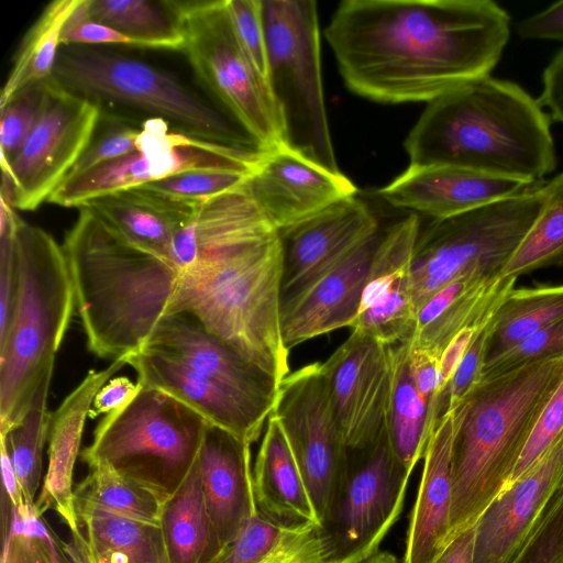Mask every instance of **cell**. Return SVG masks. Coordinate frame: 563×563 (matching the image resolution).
I'll return each instance as SVG.
<instances>
[{"mask_svg":"<svg viewBox=\"0 0 563 563\" xmlns=\"http://www.w3.org/2000/svg\"><path fill=\"white\" fill-rule=\"evenodd\" d=\"M140 132L141 126L136 128L114 117L104 118L101 113L90 142L67 177L137 151L136 140Z\"/></svg>","mask_w":563,"mask_h":563,"instance_id":"obj_45","label":"cell"},{"mask_svg":"<svg viewBox=\"0 0 563 563\" xmlns=\"http://www.w3.org/2000/svg\"><path fill=\"white\" fill-rule=\"evenodd\" d=\"M272 413L285 432L319 525L347 457L322 363L289 373Z\"/></svg>","mask_w":563,"mask_h":563,"instance_id":"obj_15","label":"cell"},{"mask_svg":"<svg viewBox=\"0 0 563 563\" xmlns=\"http://www.w3.org/2000/svg\"><path fill=\"white\" fill-rule=\"evenodd\" d=\"M136 147L131 154L67 177L47 201L80 208L95 198L189 170L250 176L265 153L173 130L170 123L161 118L142 122Z\"/></svg>","mask_w":563,"mask_h":563,"instance_id":"obj_13","label":"cell"},{"mask_svg":"<svg viewBox=\"0 0 563 563\" xmlns=\"http://www.w3.org/2000/svg\"><path fill=\"white\" fill-rule=\"evenodd\" d=\"M245 186L279 231L357 192L344 174H334L285 144L263 154Z\"/></svg>","mask_w":563,"mask_h":563,"instance_id":"obj_19","label":"cell"},{"mask_svg":"<svg viewBox=\"0 0 563 563\" xmlns=\"http://www.w3.org/2000/svg\"><path fill=\"white\" fill-rule=\"evenodd\" d=\"M562 434L563 378L541 411L509 484L531 470Z\"/></svg>","mask_w":563,"mask_h":563,"instance_id":"obj_50","label":"cell"},{"mask_svg":"<svg viewBox=\"0 0 563 563\" xmlns=\"http://www.w3.org/2000/svg\"><path fill=\"white\" fill-rule=\"evenodd\" d=\"M454 412L433 430L406 539L404 563H433L449 543L452 505L451 449Z\"/></svg>","mask_w":563,"mask_h":563,"instance_id":"obj_29","label":"cell"},{"mask_svg":"<svg viewBox=\"0 0 563 563\" xmlns=\"http://www.w3.org/2000/svg\"><path fill=\"white\" fill-rule=\"evenodd\" d=\"M125 364L126 357H121L102 371H89L57 410L52 412L48 464L34 507L41 515L54 510L68 527L73 538L82 536L76 511L73 473L85 422L96 394Z\"/></svg>","mask_w":563,"mask_h":563,"instance_id":"obj_25","label":"cell"},{"mask_svg":"<svg viewBox=\"0 0 563 563\" xmlns=\"http://www.w3.org/2000/svg\"><path fill=\"white\" fill-rule=\"evenodd\" d=\"M516 277L462 276L433 294L419 309L410 347L439 357L462 330L487 323L508 294Z\"/></svg>","mask_w":563,"mask_h":563,"instance_id":"obj_28","label":"cell"},{"mask_svg":"<svg viewBox=\"0 0 563 563\" xmlns=\"http://www.w3.org/2000/svg\"><path fill=\"white\" fill-rule=\"evenodd\" d=\"M562 479L563 434L478 517L474 523L473 563H509Z\"/></svg>","mask_w":563,"mask_h":563,"instance_id":"obj_23","label":"cell"},{"mask_svg":"<svg viewBox=\"0 0 563 563\" xmlns=\"http://www.w3.org/2000/svg\"><path fill=\"white\" fill-rule=\"evenodd\" d=\"M100 117V102L47 80L36 124L16 155L1 166L15 209L32 211L48 200L87 147Z\"/></svg>","mask_w":563,"mask_h":563,"instance_id":"obj_14","label":"cell"},{"mask_svg":"<svg viewBox=\"0 0 563 563\" xmlns=\"http://www.w3.org/2000/svg\"><path fill=\"white\" fill-rule=\"evenodd\" d=\"M322 367L347 450L372 445L386 430L393 385L389 346L352 331Z\"/></svg>","mask_w":563,"mask_h":563,"instance_id":"obj_16","label":"cell"},{"mask_svg":"<svg viewBox=\"0 0 563 563\" xmlns=\"http://www.w3.org/2000/svg\"><path fill=\"white\" fill-rule=\"evenodd\" d=\"M21 221L0 228V340L10 328L15 306L19 280L15 236Z\"/></svg>","mask_w":563,"mask_h":563,"instance_id":"obj_52","label":"cell"},{"mask_svg":"<svg viewBox=\"0 0 563 563\" xmlns=\"http://www.w3.org/2000/svg\"><path fill=\"white\" fill-rule=\"evenodd\" d=\"M140 384H134L125 376L112 378L96 394L88 417L108 415L126 406L140 391Z\"/></svg>","mask_w":563,"mask_h":563,"instance_id":"obj_55","label":"cell"},{"mask_svg":"<svg viewBox=\"0 0 563 563\" xmlns=\"http://www.w3.org/2000/svg\"><path fill=\"white\" fill-rule=\"evenodd\" d=\"M247 178L232 172L189 170L142 186L179 199L203 201L241 187Z\"/></svg>","mask_w":563,"mask_h":563,"instance_id":"obj_47","label":"cell"},{"mask_svg":"<svg viewBox=\"0 0 563 563\" xmlns=\"http://www.w3.org/2000/svg\"><path fill=\"white\" fill-rule=\"evenodd\" d=\"M510 25L490 0H345L324 37L352 92L380 103H429L490 76Z\"/></svg>","mask_w":563,"mask_h":563,"instance_id":"obj_1","label":"cell"},{"mask_svg":"<svg viewBox=\"0 0 563 563\" xmlns=\"http://www.w3.org/2000/svg\"><path fill=\"white\" fill-rule=\"evenodd\" d=\"M379 229L307 290L280 307V330L290 350L308 340L354 324L362 294L377 252Z\"/></svg>","mask_w":563,"mask_h":563,"instance_id":"obj_21","label":"cell"},{"mask_svg":"<svg viewBox=\"0 0 563 563\" xmlns=\"http://www.w3.org/2000/svg\"><path fill=\"white\" fill-rule=\"evenodd\" d=\"M542 184L454 217L430 219L420 229L410 267L418 311L462 276H500L543 207Z\"/></svg>","mask_w":563,"mask_h":563,"instance_id":"obj_10","label":"cell"},{"mask_svg":"<svg viewBox=\"0 0 563 563\" xmlns=\"http://www.w3.org/2000/svg\"><path fill=\"white\" fill-rule=\"evenodd\" d=\"M393 385L386 430L391 451L408 472L423 459L437 427L431 406L415 386L408 369V344L389 346Z\"/></svg>","mask_w":563,"mask_h":563,"instance_id":"obj_36","label":"cell"},{"mask_svg":"<svg viewBox=\"0 0 563 563\" xmlns=\"http://www.w3.org/2000/svg\"><path fill=\"white\" fill-rule=\"evenodd\" d=\"M531 185L454 165L409 164L378 194L394 207L445 219L517 195Z\"/></svg>","mask_w":563,"mask_h":563,"instance_id":"obj_24","label":"cell"},{"mask_svg":"<svg viewBox=\"0 0 563 563\" xmlns=\"http://www.w3.org/2000/svg\"><path fill=\"white\" fill-rule=\"evenodd\" d=\"M53 376L48 371L37 387L23 418L0 433L2 483L26 504L34 505L42 481L43 450L52 420L47 395Z\"/></svg>","mask_w":563,"mask_h":563,"instance_id":"obj_34","label":"cell"},{"mask_svg":"<svg viewBox=\"0 0 563 563\" xmlns=\"http://www.w3.org/2000/svg\"><path fill=\"white\" fill-rule=\"evenodd\" d=\"M60 43L63 46H136L129 37L104 24L93 21L89 14L88 0H80L68 16L62 30Z\"/></svg>","mask_w":563,"mask_h":563,"instance_id":"obj_51","label":"cell"},{"mask_svg":"<svg viewBox=\"0 0 563 563\" xmlns=\"http://www.w3.org/2000/svg\"><path fill=\"white\" fill-rule=\"evenodd\" d=\"M275 229L244 184L199 202L189 223L175 236L169 261L179 272L209 264Z\"/></svg>","mask_w":563,"mask_h":563,"instance_id":"obj_27","label":"cell"},{"mask_svg":"<svg viewBox=\"0 0 563 563\" xmlns=\"http://www.w3.org/2000/svg\"><path fill=\"white\" fill-rule=\"evenodd\" d=\"M142 386L163 390L186 404L210 423L252 444L263 434L274 406L199 374L161 353L141 349L126 356Z\"/></svg>","mask_w":563,"mask_h":563,"instance_id":"obj_20","label":"cell"},{"mask_svg":"<svg viewBox=\"0 0 563 563\" xmlns=\"http://www.w3.org/2000/svg\"><path fill=\"white\" fill-rule=\"evenodd\" d=\"M490 321L477 332L444 388L439 404L440 420L454 411L482 380Z\"/></svg>","mask_w":563,"mask_h":563,"instance_id":"obj_48","label":"cell"},{"mask_svg":"<svg viewBox=\"0 0 563 563\" xmlns=\"http://www.w3.org/2000/svg\"><path fill=\"white\" fill-rule=\"evenodd\" d=\"M227 10L243 52L266 79L267 49L262 0H227Z\"/></svg>","mask_w":563,"mask_h":563,"instance_id":"obj_49","label":"cell"},{"mask_svg":"<svg viewBox=\"0 0 563 563\" xmlns=\"http://www.w3.org/2000/svg\"><path fill=\"white\" fill-rule=\"evenodd\" d=\"M80 0L51 1L21 40L10 74L0 93V107L19 90L45 81L53 75L62 30Z\"/></svg>","mask_w":563,"mask_h":563,"instance_id":"obj_39","label":"cell"},{"mask_svg":"<svg viewBox=\"0 0 563 563\" xmlns=\"http://www.w3.org/2000/svg\"><path fill=\"white\" fill-rule=\"evenodd\" d=\"M192 70L230 117L263 151L284 144L280 113L266 79L243 52L227 0L175 1Z\"/></svg>","mask_w":563,"mask_h":563,"instance_id":"obj_11","label":"cell"},{"mask_svg":"<svg viewBox=\"0 0 563 563\" xmlns=\"http://www.w3.org/2000/svg\"><path fill=\"white\" fill-rule=\"evenodd\" d=\"M251 445L209 423L197 457L207 510L222 548L257 512Z\"/></svg>","mask_w":563,"mask_h":563,"instance_id":"obj_26","label":"cell"},{"mask_svg":"<svg viewBox=\"0 0 563 563\" xmlns=\"http://www.w3.org/2000/svg\"><path fill=\"white\" fill-rule=\"evenodd\" d=\"M140 386L126 406L103 417L80 455L167 499L191 471L210 422L172 395Z\"/></svg>","mask_w":563,"mask_h":563,"instance_id":"obj_7","label":"cell"},{"mask_svg":"<svg viewBox=\"0 0 563 563\" xmlns=\"http://www.w3.org/2000/svg\"><path fill=\"white\" fill-rule=\"evenodd\" d=\"M142 349L174 358L192 371L275 407L277 380L192 314H165Z\"/></svg>","mask_w":563,"mask_h":563,"instance_id":"obj_22","label":"cell"},{"mask_svg":"<svg viewBox=\"0 0 563 563\" xmlns=\"http://www.w3.org/2000/svg\"><path fill=\"white\" fill-rule=\"evenodd\" d=\"M522 40H550L563 42V0L522 19L516 26Z\"/></svg>","mask_w":563,"mask_h":563,"instance_id":"obj_54","label":"cell"},{"mask_svg":"<svg viewBox=\"0 0 563 563\" xmlns=\"http://www.w3.org/2000/svg\"><path fill=\"white\" fill-rule=\"evenodd\" d=\"M211 563H327L318 525L289 527L256 512Z\"/></svg>","mask_w":563,"mask_h":563,"instance_id":"obj_35","label":"cell"},{"mask_svg":"<svg viewBox=\"0 0 563 563\" xmlns=\"http://www.w3.org/2000/svg\"><path fill=\"white\" fill-rule=\"evenodd\" d=\"M257 511L289 527L316 523L303 478L277 417L265 424L253 467Z\"/></svg>","mask_w":563,"mask_h":563,"instance_id":"obj_31","label":"cell"},{"mask_svg":"<svg viewBox=\"0 0 563 563\" xmlns=\"http://www.w3.org/2000/svg\"><path fill=\"white\" fill-rule=\"evenodd\" d=\"M379 229L373 211L355 195L279 231L284 247L280 307L301 295Z\"/></svg>","mask_w":563,"mask_h":563,"instance_id":"obj_18","label":"cell"},{"mask_svg":"<svg viewBox=\"0 0 563 563\" xmlns=\"http://www.w3.org/2000/svg\"><path fill=\"white\" fill-rule=\"evenodd\" d=\"M408 369L415 386L431 406L438 424L442 394L440 357L426 350L408 345Z\"/></svg>","mask_w":563,"mask_h":563,"instance_id":"obj_53","label":"cell"},{"mask_svg":"<svg viewBox=\"0 0 563 563\" xmlns=\"http://www.w3.org/2000/svg\"><path fill=\"white\" fill-rule=\"evenodd\" d=\"M538 101L548 109L551 120L563 124V47L542 73V90Z\"/></svg>","mask_w":563,"mask_h":563,"instance_id":"obj_56","label":"cell"},{"mask_svg":"<svg viewBox=\"0 0 563 563\" xmlns=\"http://www.w3.org/2000/svg\"><path fill=\"white\" fill-rule=\"evenodd\" d=\"M19 280L10 328L0 340V433L25 415L69 327L75 292L63 250L46 231L21 221Z\"/></svg>","mask_w":563,"mask_h":563,"instance_id":"obj_6","label":"cell"},{"mask_svg":"<svg viewBox=\"0 0 563 563\" xmlns=\"http://www.w3.org/2000/svg\"><path fill=\"white\" fill-rule=\"evenodd\" d=\"M563 355V320L528 335L493 360L485 363L482 380L520 366Z\"/></svg>","mask_w":563,"mask_h":563,"instance_id":"obj_46","label":"cell"},{"mask_svg":"<svg viewBox=\"0 0 563 563\" xmlns=\"http://www.w3.org/2000/svg\"><path fill=\"white\" fill-rule=\"evenodd\" d=\"M543 207L503 268L501 277H516L538 269L563 267V172L543 181Z\"/></svg>","mask_w":563,"mask_h":563,"instance_id":"obj_41","label":"cell"},{"mask_svg":"<svg viewBox=\"0 0 563 563\" xmlns=\"http://www.w3.org/2000/svg\"><path fill=\"white\" fill-rule=\"evenodd\" d=\"M283 273V241L274 230L213 263L180 271L167 313L192 314L280 385L290 373L280 330Z\"/></svg>","mask_w":563,"mask_h":563,"instance_id":"obj_5","label":"cell"},{"mask_svg":"<svg viewBox=\"0 0 563 563\" xmlns=\"http://www.w3.org/2000/svg\"><path fill=\"white\" fill-rule=\"evenodd\" d=\"M410 474L395 457L387 430L372 445L347 450L318 525L327 563H363L378 552L402 510Z\"/></svg>","mask_w":563,"mask_h":563,"instance_id":"obj_12","label":"cell"},{"mask_svg":"<svg viewBox=\"0 0 563 563\" xmlns=\"http://www.w3.org/2000/svg\"><path fill=\"white\" fill-rule=\"evenodd\" d=\"M563 378V355L484 379L454 412L449 542L508 486L538 418Z\"/></svg>","mask_w":563,"mask_h":563,"instance_id":"obj_4","label":"cell"},{"mask_svg":"<svg viewBox=\"0 0 563 563\" xmlns=\"http://www.w3.org/2000/svg\"><path fill=\"white\" fill-rule=\"evenodd\" d=\"M490 321V320H489ZM488 321V322H489ZM487 322V323H488ZM487 323L481 327H472L462 330L446 345L440 357V373L442 382V393L449 384L455 368L462 360L467 347L472 343L477 332ZM442 395V394H441ZM440 404V402H439Z\"/></svg>","mask_w":563,"mask_h":563,"instance_id":"obj_57","label":"cell"},{"mask_svg":"<svg viewBox=\"0 0 563 563\" xmlns=\"http://www.w3.org/2000/svg\"><path fill=\"white\" fill-rule=\"evenodd\" d=\"M550 123L522 87L487 76L429 102L404 146L412 165H454L539 184L556 168Z\"/></svg>","mask_w":563,"mask_h":563,"instance_id":"obj_2","label":"cell"},{"mask_svg":"<svg viewBox=\"0 0 563 563\" xmlns=\"http://www.w3.org/2000/svg\"><path fill=\"white\" fill-rule=\"evenodd\" d=\"M509 563H563V479Z\"/></svg>","mask_w":563,"mask_h":563,"instance_id":"obj_43","label":"cell"},{"mask_svg":"<svg viewBox=\"0 0 563 563\" xmlns=\"http://www.w3.org/2000/svg\"><path fill=\"white\" fill-rule=\"evenodd\" d=\"M91 19L137 47L183 51L185 34L175 0H88Z\"/></svg>","mask_w":563,"mask_h":563,"instance_id":"obj_38","label":"cell"},{"mask_svg":"<svg viewBox=\"0 0 563 563\" xmlns=\"http://www.w3.org/2000/svg\"><path fill=\"white\" fill-rule=\"evenodd\" d=\"M166 498L114 470L96 464L75 488V504H87L121 516L159 523Z\"/></svg>","mask_w":563,"mask_h":563,"instance_id":"obj_42","label":"cell"},{"mask_svg":"<svg viewBox=\"0 0 563 563\" xmlns=\"http://www.w3.org/2000/svg\"><path fill=\"white\" fill-rule=\"evenodd\" d=\"M159 526L168 563H211L223 550L207 510L197 460L165 500Z\"/></svg>","mask_w":563,"mask_h":563,"instance_id":"obj_33","label":"cell"},{"mask_svg":"<svg viewBox=\"0 0 563 563\" xmlns=\"http://www.w3.org/2000/svg\"><path fill=\"white\" fill-rule=\"evenodd\" d=\"M561 320H563V284L514 288L490 321L486 362L528 335Z\"/></svg>","mask_w":563,"mask_h":563,"instance_id":"obj_40","label":"cell"},{"mask_svg":"<svg viewBox=\"0 0 563 563\" xmlns=\"http://www.w3.org/2000/svg\"><path fill=\"white\" fill-rule=\"evenodd\" d=\"M2 536V563H88L85 539H62L34 505L3 489Z\"/></svg>","mask_w":563,"mask_h":563,"instance_id":"obj_37","label":"cell"},{"mask_svg":"<svg viewBox=\"0 0 563 563\" xmlns=\"http://www.w3.org/2000/svg\"><path fill=\"white\" fill-rule=\"evenodd\" d=\"M199 202L136 186L85 206L130 242L169 260L175 236L189 223Z\"/></svg>","mask_w":563,"mask_h":563,"instance_id":"obj_30","label":"cell"},{"mask_svg":"<svg viewBox=\"0 0 563 563\" xmlns=\"http://www.w3.org/2000/svg\"><path fill=\"white\" fill-rule=\"evenodd\" d=\"M63 250L90 352L114 360L139 352L174 298L180 272L125 239L86 206Z\"/></svg>","mask_w":563,"mask_h":563,"instance_id":"obj_3","label":"cell"},{"mask_svg":"<svg viewBox=\"0 0 563 563\" xmlns=\"http://www.w3.org/2000/svg\"><path fill=\"white\" fill-rule=\"evenodd\" d=\"M474 525L453 538L433 563H473Z\"/></svg>","mask_w":563,"mask_h":563,"instance_id":"obj_58","label":"cell"},{"mask_svg":"<svg viewBox=\"0 0 563 563\" xmlns=\"http://www.w3.org/2000/svg\"><path fill=\"white\" fill-rule=\"evenodd\" d=\"M266 81L284 126V144L341 174L327 115L317 3L262 0Z\"/></svg>","mask_w":563,"mask_h":563,"instance_id":"obj_9","label":"cell"},{"mask_svg":"<svg viewBox=\"0 0 563 563\" xmlns=\"http://www.w3.org/2000/svg\"><path fill=\"white\" fill-rule=\"evenodd\" d=\"M88 563H168L159 523L76 504Z\"/></svg>","mask_w":563,"mask_h":563,"instance_id":"obj_32","label":"cell"},{"mask_svg":"<svg viewBox=\"0 0 563 563\" xmlns=\"http://www.w3.org/2000/svg\"><path fill=\"white\" fill-rule=\"evenodd\" d=\"M419 231V217L412 212L383 230L353 332L388 346L412 338L418 310L410 267Z\"/></svg>","mask_w":563,"mask_h":563,"instance_id":"obj_17","label":"cell"},{"mask_svg":"<svg viewBox=\"0 0 563 563\" xmlns=\"http://www.w3.org/2000/svg\"><path fill=\"white\" fill-rule=\"evenodd\" d=\"M51 78L100 103L122 104L210 141L265 152L174 75L135 57L93 46H63Z\"/></svg>","mask_w":563,"mask_h":563,"instance_id":"obj_8","label":"cell"},{"mask_svg":"<svg viewBox=\"0 0 563 563\" xmlns=\"http://www.w3.org/2000/svg\"><path fill=\"white\" fill-rule=\"evenodd\" d=\"M47 80L24 87L0 107L1 166L16 155L36 124L44 108Z\"/></svg>","mask_w":563,"mask_h":563,"instance_id":"obj_44","label":"cell"},{"mask_svg":"<svg viewBox=\"0 0 563 563\" xmlns=\"http://www.w3.org/2000/svg\"><path fill=\"white\" fill-rule=\"evenodd\" d=\"M363 563H399L398 559L389 552H377Z\"/></svg>","mask_w":563,"mask_h":563,"instance_id":"obj_59","label":"cell"}]
</instances>
